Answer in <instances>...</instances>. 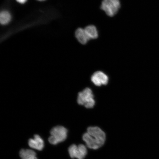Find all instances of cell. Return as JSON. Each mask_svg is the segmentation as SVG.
Instances as JSON below:
<instances>
[{
	"label": "cell",
	"instance_id": "cell-1",
	"mask_svg": "<svg viewBox=\"0 0 159 159\" xmlns=\"http://www.w3.org/2000/svg\"><path fill=\"white\" fill-rule=\"evenodd\" d=\"M83 139L87 148L97 150L104 144L106 134L98 127H89L87 129V132L83 135Z\"/></svg>",
	"mask_w": 159,
	"mask_h": 159
},
{
	"label": "cell",
	"instance_id": "cell-2",
	"mask_svg": "<svg viewBox=\"0 0 159 159\" xmlns=\"http://www.w3.org/2000/svg\"><path fill=\"white\" fill-rule=\"evenodd\" d=\"M77 102L79 105H84L87 108H92L94 106V96L90 88H87L79 93Z\"/></svg>",
	"mask_w": 159,
	"mask_h": 159
},
{
	"label": "cell",
	"instance_id": "cell-3",
	"mask_svg": "<svg viewBox=\"0 0 159 159\" xmlns=\"http://www.w3.org/2000/svg\"><path fill=\"white\" fill-rule=\"evenodd\" d=\"M51 136L48 139L49 142L53 145H56L63 142L67 138V130L65 127L57 126L52 129Z\"/></svg>",
	"mask_w": 159,
	"mask_h": 159
},
{
	"label": "cell",
	"instance_id": "cell-4",
	"mask_svg": "<svg viewBox=\"0 0 159 159\" xmlns=\"http://www.w3.org/2000/svg\"><path fill=\"white\" fill-rule=\"evenodd\" d=\"M120 7L119 0H103L101 8L109 16L113 17L118 12Z\"/></svg>",
	"mask_w": 159,
	"mask_h": 159
},
{
	"label": "cell",
	"instance_id": "cell-5",
	"mask_svg": "<svg viewBox=\"0 0 159 159\" xmlns=\"http://www.w3.org/2000/svg\"><path fill=\"white\" fill-rule=\"evenodd\" d=\"M68 152L70 157L73 159H84L87 153L86 147L81 144L78 146L71 145L69 148Z\"/></svg>",
	"mask_w": 159,
	"mask_h": 159
},
{
	"label": "cell",
	"instance_id": "cell-6",
	"mask_svg": "<svg viewBox=\"0 0 159 159\" xmlns=\"http://www.w3.org/2000/svg\"><path fill=\"white\" fill-rule=\"evenodd\" d=\"M91 81L95 85L101 86L108 84V77L102 71H98L95 72L91 77Z\"/></svg>",
	"mask_w": 159,
	"mask_h": 159
},
{
	"label": "cell",
	"instance_id": "cell-7",
	"mask_svg": "<svg viewBox=\"0 0 159 159\" xmlns=\"http://www.w3.org/2000/svg\"><path fill=\"white\" fill-rule=\"evenodd\" d=\"M28 144L31 148L38 150L41 151L44 146V142L43 139L39 135H35L34 138L30 139Z\"/></svg>",
	"mask_w": 159,
	"mask_h": 159
},
{
	"label": "cell",
	"instance_id": "cell-8",
	"mask_svg": "<svg viewBox=\"0 0 159 159\" xmlns=\"http://www.w3.org/2000/svg\"><path fill=\"white\" fill-rule=\"evenodd\" d=\"M75 36L81 44H86L89 40L85 33L84 29L79 28L75 32Z\"/></svg>",
	"mask_w": 159,
	"mask_h": 159
},
{
	"label": "cell",
	"instance_id": "cell-9",
	"mask_svg": "<svg viewBox=\"0 0 159 159\" xmlns=\"http://www.w3.org/2000/svg\"><path fill=\"white\" fill-rule=\"evenodd\" d=\"M85 33L89 40L96 39L98 37V33L96 27L93 25L87 26L84 29Z\"/></svg>",
	"mask_w": 159,
	"mask_h": 159
},
{
	"label": "cell",
	"instance_id": "cell-10",
	"mask_svg": "<svg viewBox=\"0 0 159 159\" xmlns=\"http://www.w3.org/2000/svg\"><path fill=\"white\" fill-rule=\"evenodd\" d=\"M22 159H38L34 151L30 149H22L19 153Z\"/></svg>",
	"mask_w": 159,
	"mask_h": 159
},
{
	"label": "cell",
	"instance_id": "cell-11",
	"mask_svg": "<svg viewBox=\"0 0 159 159\" xmlns=\"http://www.w3.org/2000/svg\"><path fill=\"white\" fill-rule=\"evenodd\" d=\"M11 16L8 11H1L0 14V22L2 25H5L11 21Z\"/></svg>",
	"mask_w": 159,
	"mask_h": 159
},
{
	"label": "cell",
	"instance_id": "cell-12",
	"mask_svg": "<svg viewBox=\"0 0 159 159\" xmlns=\"http://www.w3.org/2000/svg\"><path fill=\"white\" fill-rule=\"evenodd\" d=\"M16 1L20 3L24 4L27 2V0H16Z\"/></svg>",
	"mask_w": 159,
	"mask_h": 159
},
{
	"label": "cell",
	"instance_id": "cell-13",
	"mask_svg": "<svg viewBox=\"0 0 159 159\" xmlns=\"http://www.w3.org/2000/svg\"><path fill=\"white\" fill-rule=\"evenodd\" d=\"M37 1H45V0H37Z\"/></svg>",
	"mask_w": 159,
	"mask_h": 159
}]
</instances>
